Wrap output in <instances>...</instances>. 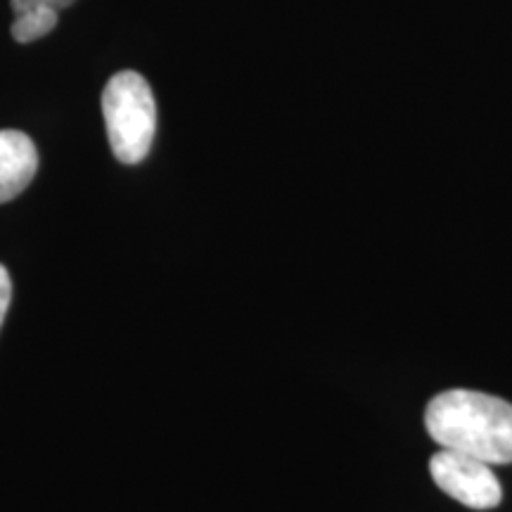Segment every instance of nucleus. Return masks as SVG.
<instances>
[{"label": "nucleus", "instance_id": "obj_1", "mask_svg": "<svg viewBox=\"0 0 512 512\" xmlns=\"http://www.w3.org/2000/svg\"><path fill=\"white\" fill-rule=\"evenodd\" d=\"M425 425L441 448L489 465L512 463V403L498 396L451 389L430 401Z\"/></svg>", "mask_w": 512, "mask_h": 512}, {"label": "nucleus", "instance_id": "obj_2", "mask_svg": "<svg viewBox=\"0 0 512 512\" xmlns=\"http://www.w3.org/2000/svg\"><path fill=\"white\" fill-rule=\"evenodd\" d=\"M107 138L121 164L143 162L155 140L157 105L150 83L138 72L114 74L102 91Z\"/></svg>", "mask_w": 512, "mask_h": 512}, {"label": "nucleus", "instance_id": "obj_3", "mask_svg": "<svg viewBox=\"0 0 512 512\" xmlns=\"http://www.w3.org/2000/svg\"><path fill=\"white\" fill-rule=\"evenodd\" d=\"M432 479L444 494L475 510H491L501 503V482L489 463L465 453L441 448L430 460Z\"/></svg>", "mask_w": 512, "mask_h": 512}, {"label": "nucleus", "instance_id": "obj_4", "mask_svg": "<svg viewBox=\"0 0 512 512\" xmlns=\"http://www.w3.org/2000/svg\"><path fill=\"white\" fill-rule=\"evenodd\" d=\"M38 169V152L27 133L0 131V204L15 200L29 188Z\"/></svg>", "mask_w": 512, "mask_h": 512}, {"label": "nucleus", "instance_id": "obj_5", "mask_svg": "<svg viewBox=\"0 0 512 512\" xmlns=\"http://www.w3.org/2000/svg\"><path fill=\"white\" fill-rule=\"evenodd\" d=\"M60 10L50 8V5H36V8H29L24 12L15 15V22H12L10 34L17 43H34L38 38L48 36L50 31L57 27L60 22Z\"/></svg>", "mask_w": 512, "mask_h": 512}, {"label": "nucleus", "instance_id": "obj_6", "mask_svg": "<svg viewBox=\"0 0 512 512\" xmlns=\"http://www.w3.org/2000/svg\"><path fill=\"white\" fill-rule=\"evenodd\" d=\"M74 3L76 0H10L12 12H15V15H19V12H24L29 8H36V5H50V8H55V10H64Z\"/></svg>", "mask_w": 512, "mask_h": 512}, {"label": "nucleus", "instance_id": "obj_7", "mask_svg": "<svg viewBox=\"0 0 512 512\" xmlns=\"http://www.w3.org/2000/svg\"><path fill=\"white\" fill-rule=\"evenodd\" d=\"M10 297H12V280H10V273L5 271V266H0V325H3L5 313H8Z\"/></svg>", "mask_w": 512, "mask_h": 512}]
</instances>
